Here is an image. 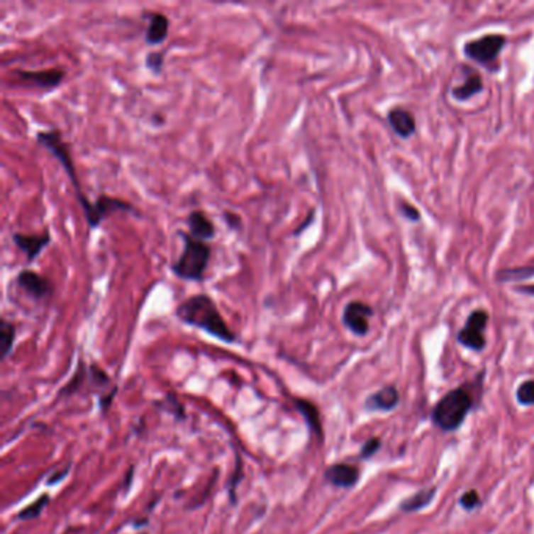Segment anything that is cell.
Listing matches in <instances>:
<instances>
[{"instance_id": "6da1fadb", "label": "cell", "mask_w": 534, "mask_h": 534, "mask_svg": "<svg viewBox=\"0 0 534 534\" xmlns=\"http://www.w3.org/2000/svg\"><path fill=\"white\" fill-rule=\"evenodd\" d=\"M176 317L185 325L202 329L221 342L234 343L237 338L223 318L221 312L218 311L213 298H210L206 293H196V295L184 299L176 307Z\"/></svg>"}, {"instance_id": "7a4b0ae2", "label": "cell", "mask_w": 534, "mask_h": 534, "mask_svg": "<svg viewBox=\"0 0 534 534\" xmlns=\"http://www.w3.org/2000/svg\"><path fill=\"white\" fill-rule=\"evenodd\" d=\"M179 235L182 237L184 250L174 265H172V273L179 279L199 282L204 279L210 257H212V246L207 242L193 238L190 234L182 230H179Z\"/></svg>"}, {"instance_id": "3957f363", "label": "cell", "mask_w": 534, "mask_h": 534, "mask_svg": "<svg viewBox=\"0 0 534 534\" xmlns=\"http://www.w3.org/2000/svg\"><path fill=\"white\" fill-rule=\"evenodd\" d=\"M36 141L46 148L49 152H52V155H54L55 159L60 162V165H62V168L65 169L67 177H69V180L72 182L75 196H77L80 207L84 208V213H85V218L88 221L93 215V202L88 201V198L84 194V190H82L77 171H75V163H74L72 155H71V149L65 143L62 133H60V130L38 132L36 133Z\"/></svg>"}, {"instance_id": "277c9868", "label": "cell", "mask_w": 534, "mask_h": 534, "mask_svg": "<svg viewBox=\"0 0 534 534\" xmlns=\"http://www.w3.org/2000/svg\"><path fill=\"white\" fill-rule=\"evenodd\" d=\"M472 409V398L464 389L451 390L435 406L433 420L443 431H455Z\"/></svg>"}, {"instance_id": "5b68a950", "label": "cell", "mask_w": 534, "mask_h": 534, "mask_svg": "<svg viewBox=\"0 0 534 534\" xmlns=\"http://www.w3.org/2000/svg\"><path fill=\"white\" fill-rule=\"evenodd\" d=\"M506 38L503 35H486L478 38L475 41H469L464 46V54L473 62L489 66L494 69L492 65L497 62L501 49L505 48Z\"/></svg>"}, {"instance_id": "8992f818", "label": "cell", "mask_w": 534, "mask_h": 534, "mask_svg": "<svg viewBox=\"0 0 534 534\" xmlns=\"http://www.w3.org/2000/svg\"><path fill=\"white\" fill-rule=\"evenodd\" d=\"M487 320L489 315L483 309H478L470 313V317L465 321V326L457 334V342L473 351L483 350L486 347L484 330L487 326Z\"/></svg>"}, {"instance_id": "52a82bcc", "label": "cell", "mask_w": 534, "mask_h": 534, "mask_svg": "<svg viewBox=\"0 0 534 534\" xmlns=\"http://www.w3.org/2000/svg\"><path fill=\"white\" fill-rule=\"evenodd\" d=\"M115 212H127V213H132L135 216H140L138 210L135 208L132 204H129L127 201L119 199V198H111V196H107V194H102V196H99L93 202V215L87 223H88L89 228L96 229L97 226H99L105 220V218L110 216L111 213H115Z\"/></svg>"}, {"instance_id": "ba28073f", "label": "cell", "mask_w": 534, "mask_h": 534, "mask_svg": "<svg viewBox=\"0 0 534 534\" xmlns=\"http://www.w3.org/2000/svg\"><path fill=\"white\" fill-rule=\"evenodd\" d=\"M16 284L26 295L33 298L35 301L46 299L54 293V287H52V282L48 277L33 272V269H22V272H19L16 276Z\"/></svg>"}, {"instance_id": "9c48e42d", "label": "cell", "mask_w": 534, "mask_h": 534, "mask_svg": "<svg viewBox=\"0 0 534 534\" xmlns=\"http://www.w3.org/2000/svg\"><path fill=\"white\" fill-rule=\"evenodd\" d=\"M373 315V309L360 301H351L343 311V325L356 335H365L368 333V318Z\"/></svg>"}, {"instance_id": "30bf717a", "label": "cell", "mask_w": 534, "mask_h": 534, "mask_svg": "<svg viewBox=\"0 0 534 534\" xmlns=\"http://www.w3.org/2000/svg\"><path fill=\"white\" fill-rule=\"evenodd\" d=\"M11 238L14 245H16L19 250L24 252L28 263H32L52 240L48 230L41 235L40 234H19V232H14Z\"/></svg>"}, {"instance_id": "8fae6325", "label": "cell", "mask_w": 534, "mask_h": 534, "mask_svg": "<svg viewBox=\"0 0 534 534\" xmlns=\"http://www.w3.org/2000/svg\"><path fill=\"white\" fill-rule=\"evenodd\" d=\"M21 80L28 82V84L36 85L44 89H54L65 79V71L52 67V69H41V71H22L18 69L14 72Z\"/></svg>"}, {"instance_id": "7c38bea8", "label": "cell", "mask_w": 534, "mask_h": 534, "mask_svg": "<svg viewBox=\"0 0 534 534\" xmlns=\"http://www.w3.org/2000/svg\"><path fill=\"white\" fill-rule=\"evenodd\" d=\"M148 27L145 33V40L149 46H159L165 43L169 33V19L163 13H149L148 14Z\"/></svg>"}, {"instance_id": "4fadbf2b", "label": "cell", "mask_w": 534, "mask_h": 534, "mask_svg": "<svg viewBox=\"0 0 534 534\" xmlns=\"http://www.w3.org/2000/svg\"><path fill=\"white\" fill-rule=\"evenodd\" d=\"M188 229H190V235L201 242H207V240L215 237V226L210 221V218L202 212V210H193L188 215Z\"/></svg>"}, {"instance_id": "5bb4252c", "label": "cell", "mask_w": 534, "mask_h": 534, "mask_svg": "<svg viewBox=\"0 0 534 534\" xmlns=\"http://www.w3.org/2000/svg\"><path fill=\"white\" fill-rule=\"evenodd\" d=\"M325 478L328 483L337 487H352L359 479V472L356 467L348 464H335L330 465L326 470Z\"/></svg>"}, {"instance_id": "9a60e30c", "label": "cell", "mask_w": 534, "mask_h": 534, "mask_svg": "<svg viewBox=\"0 0 534 534\" xmlns=\"http://www.w3.org/2000/svg\"><path fill=\"white\" fill-rule=\"evenodd\" d=\"M398 401H400V395L396 387L386 386L368 398L365 406L370 411H392Z\"/></svg>"}, {"instance_id": "2e32d148", "label": "cell", "mask_w": 534, "mask_h": 534, "mask_svg": "<svg viewBox=\"0 0 534 534\" xmlns=\"http://www.w3.org/2000/svg\"><path fill=\"white\" fill-rule=\"evenodd\" d=\"M389 124L401 138H409L416 132V119L408 110L394 109L389 113Z\"/></svg>"}, {"instance_id": "e0dca14e", "label": "cell", "mask_w": 534, "mask_h": 534, "mask_svg": "<svg viewBox=\"0 0 534 534\" xmlns=\"http://www.w3.org/2000/svg\"><path fill=\"white\" fill-rule=\"evenodd\" d=\"M481 91H483V80L475 71H469V74L465 75L464 84L457 85L453 89V97L457 101H467Z\"/></svg>"}, {"instance_id": "ac0fdd59", "label": "cell", "mask_w": 534, "mask_h": 534, "mask_svg": "<svg viewBox=\"0 0 534 534\" xmlns=\"http://www.w3.org/2000/svg\"><path fill=\"white\" fill-rule=\"evenodd\" d=\"M295 404L298 411L301 412V416L306 418L307 425H309L311 431L315 433L321 438V422H320V413L317 406L306 401V400H295Z\"/></svg>"}, {"instance_id": "d6986e66", "label": "cell", "mask_w": 534, "mask_h": 534, "mask_svg": "<svg viewBox=\"0 0 534 534\" xmlns=\"http://www.w3.org/2000/svg\"><path fill=\"white\" fill-rule=\"evenodd\" d=\"M14 338H16V326L6 318L0 320V348H2V359L9 357L13 351Z\"/></svg>"}, {"instance_id": "ffe728a7", "label": "cell", "mask_w": 534, "mask_h": 534, "mask_svg": "<svg viewBox=\"0 0 534 534\" xmlns=\"http://www.w3.org/2000/svg\"><path fill=\"white\" fill-rule=\"evenodd\" d=\"M434 494H435V489H428V491L417 492L416 495H412L411 499L404 500L400 505V508H401V511H406V513H412V511L423 509L433 501Z\"/></svg>"}, {"instance_id": "44dd1931", "label": "cell", "mask_w": 534, "mask_h": 534, "mask_svg": "<svg viewBox=\"0 0 534 534\" xmlns=\"http://www.w3.org/2000/svg\"><path fill=\"white\" fill-rule=\"evenodd\" d=\"M49 503V495H41L40 499L35 500L32 505H28L27 508H24L21 511V513L18 514V518L19 521H33V518L40 517L41 513L44 511V508H46V505Z\"/></svg>"}, {"instance_id": "7402d4cb", "label": "cell", "mask_w": 534, "mask_h": 534, "mask_svg": "<svg viewBox=\"0 0 534 534\" xmlns=\"http://www.w3.org/2000/svg\"><path fill=\"white\" fill-rule=\"evenodd\" d=\"M517 401L523 406H534V381H525L517 389Z\"/></svg>"}, {"instance_id": "603a6c76", "label": "cell", "mask_w": 534, "mask_h": 534, "mask_svg": "<svg viewBox=\"0 0 534 534\" xmlns=\"http://www.w3.org/2000/svg\"><path fill=\"white\" fill-rule=\"evenodd\" d=\"M165 65V52H149L146 55V67L154 74H160Z\"/></svg>"}, {"instance_id": "cb8c5ba5", "label": "cell", "mask_w": 534, "mask_h": 534, "mask_svg": "<svg viewBox=\"0 0 534 534\" xmlns=\"http://www.w3.org/2000/svg\"><path fill=\"white\" fill-rule=\"evenodd\" d=\"M481 503L479 495L477 491H469L465 492L461 497V506L465 509H475Z\"/></svg>"}, {"instance_id": "d4e9b609", "label": "cell", "mask_w": 534, "mask_h": 534, "mask_svg": "<svg viewBox=\"0 0 534 534\" xmlns=\"http://www.w3.org/2000/svg\"><path fill=\"white\" fill-rule=\"evenodd\" d=\"M381 448V440L379 439H370V440H368L367 443H365V445H364V448H362V451H360V456H362L364 457V460H368V457H372L374 453H376V451H378Z\"/></svg>"}, {"instance_id": "484cf974", "label": "cell", "mask_w": 534, "mask_h": 534, "mask_svg": "<svg viewBox=\"0 0 534 534\" xmlns=\"http://www.w3.org/2000/svg\"><path fill=\"white\" fill-rule=\"evenodd\" d=\"M224 221L228 223L232 229H238L240 224H242V220H240V216L232 213V212H224Z\"/></svg>"}, {"instance_id": "4316f807", "label": "cell", "mask_w": 534, "mask_h": 534, "mask_svg": "<svg viewBox=\"0 0 534 534\" xmlns=\"http://www.w3.org/2000/svg\"><path fill=\"white\" fill-rule=\"evenodd\" d=\"M401 208H403V213H404V216L411 218V220H413V221L418 220V212H417V210H416V208H412V207L406 206V204H401Z\"/></svg>"}]
</instances>
